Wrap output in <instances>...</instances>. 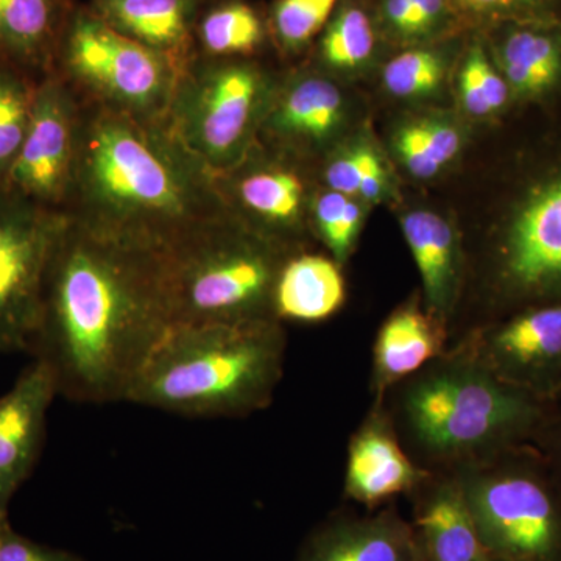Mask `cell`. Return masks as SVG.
Masks as SVG:
<instances>
[{"label": "cell", "mask_w": 561, "mask_h": 561, "mask_svg": "<svg viewBox=\"0 0 561 561\" xmlns=\"http://www.w3.org/2000/svg\"><path fill=\"white\" fill-rule=\"evenodd\" d=\"M214 181L225 208L250 230L284 249L287 239L301 230L308 191L295 169L276 162H251L247 153L228 171L214 173Z\"/></svg>", "instance_id": "cell-13"}, {"label": "cell", "mask_w": 561, "mask_h": 561, "mask_svg": "<svg viewBox=\"0 0 561 561\" xmlns=\"http://www.w3.org/2000/svg\"><path fill=\"white\" fill-rule=\"evenodd\" d=\"M401 227L420 272L426 309L446 324L460 287V250L456 231L445 217L431 210L405 214Z\"/></svg>", "instance_id": "cell-21"}, {"label": "cell", "mask_w": 561, "mask_h": 561, "mask_svg": "<svg viewBox=\"0 0 561 561\" xmlns=\"http://www.w3.org/2000/svg\"><path fill=\"white\" fill-rule=\"evenodd\" d=\"M390 391L398 435L431 471L534 445L556 405L502 381L465 341Z\"/></svg>", "instance_id": "cell-3"}, {"label": "cell", "mask_w": 561, "mask_h": 561, "mask_svg": "<svg viewBox=\"0 0 561 561\" xmlns=\"http://www.w3.org/2000/svg\"><path fill=\"white\" fill-rule=\"evenodd\" d=\"M460 102L465 111L472 117L493 116L489 103H486L485 94H483L481 80H479L478 66H476L474 50L472 47L465 58L459 76Z\"/></svg>", "instance_id": "cell-35"}, {"label": "cell", "mask_w": 561, "mask_h": 561, "mask_svg": "<svg viewBox=\"0 0 561 561\" xmlns=\"http://www.w3.org/2000/svg\"><path fill=\"white\" fill-rule=\"evenodd\" d=\"M465 342L502 381L561 401V302L513 313Z\"/></svg>", "instance_id": "cell-12"}, {"label": "cell", "mask_w": 561, "mask_h": 561, "mask_svg": "<svg viewBox=\"0 0 561 561\" xmlns=\"http://www.w3.org/2000/svg\"><path fill=\"white\" fill-rule=\"evenodd\" d=\"M80 98L58 73L38 83L27 136L0 184L28 201L62 210L76 160Z\"/></svg>", "instance_id": "cell-11"}, {"label": "cell", "mask_w": 561, "mask_h": 561, "mask_svg": "<svg viewBox=\"0 0 561 561\" xmlns=\"http://www.w3.org/2000/svg\"><path fill=\"white\" fill-rule=\"evenodd\" d=\"M328 190L348 197H362L376 202L386 194L387 171L375 150L367 146L342 151L324 168Z\"/></svg>", "instance_id": "cell-28"}, {"label": "cell", "mask_w": 561, "mask_h": 561, "mask_svg": "<svg viewBox=\"0 0 561 561\" xmlns=\"http://www.w3.org/2000/svg\"><path fill=\"white\" fill-rule=\"evenodd\" d=\"M445 61L434 50L415 49L398 55L383 68V87L394 98L415 99L437 91Z\"/></svg>", "instance_id": "cell-30"}, {"label": "cell", "mask_w": 561, "mask_h": 561, "mask_svg": "<svg viewBox=\"0 0 561 561\" xmlns=\"http://www.w3.org/2000/svg\"><path fill=\"white\" fill-rule=\"evenodd\" d=\"M160 253L103 238L68 219L51 253L27 353L66 400H127L171 330Z\"/></svg>", "instance_id": "cell-1"}, {"label": "cell", "mask_w": 561, "mask_h": 561, "mask_svg": "<svg viewBox=\"0 0 561 561\" xmlns=\"http://www.w3.org/2000/svg\"><path fill=\"white\" fill-rule=\"evenodd\" d=\"M411 561H427L426 557H424L423 548H421L419 537H416L415 553H413Z\"/></svg>", "instance_id": "cell-40"}, {"label": "cell", "mask_w": 561, "mask_h": 561, "mask_svg": "<svg viewBox=\"0 0 561 561\" xmlns=\"http://www.w3.org/2000/svg\"><path fill=\"white\" fill-rule=\"evenodd\" d=\"M415 39L423 38L442 24L451 0H411Z\"/></svg>", "instance_id": "cell-38"}, {"label": "cell", "mask_w": 561, "mask_h": 561, "mask_svg": "<svg viewBox=\"0 0 561 561\" xmlns=\"http://www.w3.org/2000/svg\"><path fill=\"white\" fill-rule=\"evenodd\" d=\"M66 224L62 210L0 184V354L27 353L38 328L47 267Z\"/></svg>", "instance_id": "cell-10"}, {"label": "cell", "mask_w": 561, "mask_h": 561, "mask_svg": "<svg viewBox=\"0 0 561 561\" xmlns=\"http://www.w3.org/2000/svg\"><path fill=\"white\" fill-rule=\"evenodd\" d=\"M273 87L253 62L192 57L181 70L165 122L213 173L228 171L254 146Z\"/></svg>", "instance_id": "cell-7"}, {"label": "cell", "mask_w": 561, "mask_h": 561, "mask_svg": "<svg viewBox=\"0 0 561 561\" xmlns=\"http://www.w3.org/2000/svg\"><path fill=\"white\" fill-rule=\"evenodd\" d=\"M383 14L391 31L402 38L415 39L411 0H383Z\"/></svg>", "instance_id": "cell-39"}, {"label": "cell", "mask_w": 561, "mask_h": 561, "mask_svg": "<svg viewBox=\"0 0 561 561\" xmlns=\"http://www.w3.org/2000/svg\"><path fill=\"white\" fill-rule=\"evenodd\" d=\"M346 284L341 265L316 253H294L284 262L275 290V319L319 323L341 311Z\"/></svg>", "instance_id": "cell-22"}, {"label": "cell", "mask_w": 561, "mask_h": 561, "mask_svg": "<svg viewBox=\"0 0 561 561\" xmlns=\"http://www.w3.org/2000/svg\"><path fill=\"white\" fill-rule=\"evenodd\" d=\"M394 150L404 168L416 179L430 180L443 171L440 162L427 144L421 121L402 125L394 135Z\"/></svg>", "instance_id": "cell-33"}, {"label": "cell", "mask_w": 561, "mask_h": 561, "mask_svg": "<svg viewBox=\"0 0 561 561\" xmlns=\"http://www.w3.org/2000/svg\"><path fill=\"white\" fill-rule=\"evenodd\" d=\"M98 16L122 35L171 58L190 62L192 0H94Z\"/></svg>", "instance_id": "cell-23"}, {"label": "cell", "mask_w": 561, "mask_h": 561, "mask_svg": "<svg viewBox=\"0 0 561 561\" xmlns=\"http://www.w3.org/2000/svg\"><path fill=\"white\" fill-rule=\"evenodd\" d=\"M62 21V0H0V55L20 69H50Z\"/></svg>", "instance_id": "cell-24"}, {"label": "cell", "mask_w": 561, "mask_h": 561, "mask_svg": "<svg viewBox=\"0 0 561 561\" xmlns=\"http://www.w3.org/2000/svg\"><path fill=\"white\" fill-rule=\"evenodd\" d=\"M421 124H423L424 135H426L427 144L434 151L435 158L440 162L442 168H445L459 154L461 149L460 131L448 121L421 119Z\"/></svg>", "instance_id": "cell-36"}, {"label": "cell", "mask_w": 561, "mask_h": 561, "mask_svg": "<svg viewBox=\"0 0 561 561\" xmlns=\"http://www.w3.org/2000/svg\"><path fill=\"white\" fill-rule=\"evenodd\" d=\"M481 561H500V560L493 559V557L486 556V553L483 552Z\"/></svg>", "instance_id": "cell-41"}, {"label": "cell", "mask_w": 561, "mask_h": 561, "mask_svg": "<svg viewBox=\"0 0 561 561\" xmlns=\"http://www.w3.org/2000/svg\"><path fill=\"white\" fill-rule=\"evenodd\" d=\"M286 350L279 320L173 324L125 401L190 419L251 415L271 405Z\"/></svg>", "instance_id": "cell-4"}, {"label": "cell", "mask_w": 561, "mask_h": 561, "mask_svg": "<svg viewBox=\"0 0 561 561\" xmlns=\"http://www.w3.org/2000/svg\"><path fill=\"white\" fill-rule=\"evenodd\" d=\"M198 35L208 57L239 58L257 49L264 27L250 5L232 2L209 11L203 18Z\"/></svg>", "instance_id": "cell-25"}, {"label": "cell", "mask_w": 561, "mask_h": 561, "mask_svg": "<svg viewBox=\"0 0 561 561\" xmlns=\"http://www.w3.org/2000/svg\"><path fill=\"white\" fill-rule=\"evenodd\" d=\"M432 474L434 471L421 467L405 451L383 401L373 402L370 413L350 440L346 497L378 508L401 494L415 493Z\"/></svg>", "instance_id": "cell-14"}, {"label": "cell", "mask_w": 561, "mask_h": 561, "mask_svg": "<svg viewBox=\"0 0 561 561\" xmlns=\"http://www.w3.org/2000/svg\"><path fill=\"white\" fill-rule=\"evenodd\" d=\"M62 213L103 238L162 253L228 210L214 173L165 119L140 121L80 99Z\"/></svg>", "instance_id": "cell-2"}, {"label": "cell", "mask_w": 561, "mask_h": 561, "mask_svg": "<svg viewBox=\"0 0 561 561\" xmlns=\"http://www.w3.org/2000/svg\"><path fill=\"white\" fill-rule=\"evenodd\" d=\"M291 251L230 213L160 253L173 324L276 320L273 290Z\"/></svg>", "instance_id": "cell-5"}, {"label": "cell", "mask_w": 561, "mask_h": 561, "mask_svg": "<svg viewBox=\"0 0 561 561\" xmlns=\"http://www.w3.org/2000/svg\"><path fill=\"white\" fill-rule=\"evenodd\" d=\"M55 61L80 99L140 121L164 119L181 72L171 58L83 11L62 31Z\"/></svg>", "instance_id": "cell-8"}, {"label": "cell", "mask_w": 561, "mask_h": 561, "mask_svg": "<svg viewBox=\"0 0 561 561\" xmlns=\"http://www.w3.org/2000/svg\"><path fill=\"white\" fill-rule=\"evenodd\" d=\"M38 83L16 66H0V176L20 153L35 106Z\"/></svg>", "instance_id": "cell-26"}, {"label": "cell", "mask_w": 561, "mask_h": 561, "mask_svg": "<svg viewBox=\"0 0 561 561\" xmlns=\"http://www.w3.org/2000/svg\"><path fill=\"white\" fill-rule=\"evenodd\" d=\"M491 289L500 320L561 302V161L513 203L491 254Z\"/></svg>", "instance_id": "cell-9"}, {"label": "cell", "mask_w": 561, "mask_h": 561, "mask_svg": "<svg viewBox=\"0 0 561 561\" xmlns=\"http://www.w3.org/2000/svg\"><path fill=\"white\" fill-rule=\"evenodd\" d=\"M551 468L553 478L561 489V401L553 405L551 415L534 442Z\"/></svg>", "instance_id": "cell-37"}, {"label": "cell", "mask_w": 561, "mask_h": 561, "mask_svg": "<svg viewBox=\"0 0 561 561\" xmlns=\"http://www.w3.org/2000/svg\"><path fill=\"white\" fill-rule=\"evenodd\" d=\"M494 65L513 101L542 102L561 90V20L507 22Z\"/></svg>", "instance_id": "cell-17"}, {"label": "cell", "mask_w": 561, "mask_h": 561, "mask_svg": "<svg viewBox=\"0 0 561 561\" xmlns=\"http://www.w3.org/2000/svg\"><path fill=\"white\" fill-rule=\"evenodd\" d=\"M0 561H84L65 549L39 545L18 534L9 516L0 518Z\"/></svg>", "instance_id": "cell-34"}, {"label": "cell", "mask_w": 561, "mask_h": 561, "mask_svg": "<svg viewBox=\"0 0 561 561\" xmlns=\"http://www.w3.org/2000/svg\"><path fill=\"white\" fill-rule=\"evenodd\" d=\"M343 114L342 92L331 80L301 76L273 91L261 128L284 144L320 146L341 128Z\"/></svg>", "instance_id": "cell-20"}, {"label": "cell", "mask_w": 561, "mask_h": 561, "mask_svg": "<svg viewBox=\"0 0 561 561\" xmlns=\"http://www.w3.org/2000/svg\"><path fill=\"white\" fill-rule=\"evenodd\" d=\"M451 5L479 24L561 20V0H451Z\"/></svg>", "instance_id": "cell-32"}, {"label": "cell", "mask_w": 561, "mask_h": 561, "mask_svg": "<svg viewBox=\"0 0 561 561\" xmlns=\"http://www.w3.org/2000/svg\"><path fill=\"white\" fill-rule=\"evenodd\" d=\"M371 20L359 7L346 5L328 25L320 44L324 65L341 70L359 69L375 51Z\"/></svg>", "instance_id": "cell-27"}, {"label": "cell", "mask_w": 561, "mask_h": 561, "mask_svg": "<svg viewBox=\"0 0 561 561\" xmlns=\"http://www.w3.org/2000/svg\"><path fill=\"white\" fill-rule=\"evenodd\" d=\"M57 397L49 368L35 359L0 397V518L9 516L14 494L38 463L47 415Z\"/></svg>", "instance_id": "cell-15"}, {"label": "cell", "mask_w": 561, "mask_h": 561, "mask_svg": "<svg viewBox=\"0 0 561 561\" xmlns=\"http://www.w3.org/2000/svg\"><path fill=\"white\" fill-rule=\"evenodd\" d=\"M413 494V527L427 561H481V540L456 472H434Z\"/></svg>", "instance_id": "cell-19"}, {"label": "cell", "mask_w": 561, "mask_h": 561, "mask_svg": "<svg viewBox=\"0 0 561 561\" xmlns=\"http://www.w3.org/2000/svg\"><path fill=\"white\" fill-rule=\"evenodd\" d=\"M337 0H276L272 25L279 46L301 50L327 25Z\"/></svg>", "instance_id": "cell-31"}, {"label": "cell", "mask_w": 561, "mask_h": 561, "mask_svg": "<svg viewBox=\"0 0 561 561\" xmlns=\"http://www.w3.org/2000/svg\"><path fill=\"white\" fill-rule=\"evenodd\" d=\"M446 324L411 301L383 321L373 346L371 390L383 401L391 389L423 370L446 350Z\"/></svg>", "instance_id": "cell-18"}, {"label": "cell", "mask_w": 561, "mask_h": 561, "mask_svg": "<svg viewBox=\"0 0 561 561\" xmlns=\"http://www.w3.org/2000/svg\"><path fill=\"white\" fill-rule=\"evenodd\" d=\"M453 472L486 556L500 561H561V489L534 445Z\"/></svg>", "instance_id": "cell-6"}, {"label": "cell", "mask_w": 561, "mask_h": 561, "mask_svg": "<svg viewBox=\"0 0 561 561\" xmlns=\"http://www.w3.org/2000/svg\"><path fill=\"white\" fill-rule=\"evenodd\" d=\"M313 224L331 257L339 265L348 261L359 236L364 213L359 203L341 192L324 191L312 206Z\"/></svg>", "instance_id": "cell-29"}, {"label": "cell", "mask_w": 561, "mask_h": 561, "mask_svg": "<svg viewBox=\"0 0 561 561\" xmlns=\"http://www.w3.org/2000/svg\"><path fill=\"white\" fill-rule=\"evenodd\" d=\"M416 531L394 507L341 515L312 531L295 561H411Z\"/></svg>", "instance_id": "cell-16"}]
</instances>
